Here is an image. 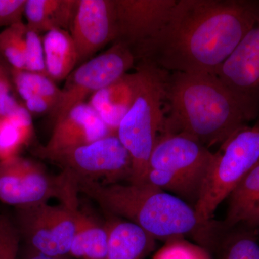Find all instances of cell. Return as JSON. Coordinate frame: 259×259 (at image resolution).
Segmentation results:
<instances>
[{"instance_id": "6da1fadb", "label": "cell", "mask_w": 259, "mask_h": 259, "mask_svg": "<svg viewBox=\"0 0 259 259\" xmlns=\"http://www.w3.org/2000/svg\"><path fill=\"white\" fill-rule=\"evenodd\" d=\"M259 20V3L177 0L157 33L133 52L167 72L214 74Z\"/></svg>"}, {"instance_id": "7a4b0ae2", "label": "cell", "mask_w": 259, "mask_h": 259, "mask_svg": "<svg viewBox=\"0 0 259 259\" xmlns=\"http://www.w3.org/2000/svg\"><path fill=\"white\" fill-rule=\"evenodd\" d=\"M165 112L162 134L187 135L209 149L222 146L258 113L214 75L183 72H166Z\"/></svg>"}, {"instance_id": "3957f363", "label": "cell", "mask_w": 259, "mask_h": 259, "mask_svg": "<svg viewBox=\"0 0 259 259\" xmlns=\"http://www.w3.org/2000/svg\"><path fill=\"white\" fill-rule=\"evenodd\" d=\"M78 192L88 196L110 214L137 225L155 239L168 241L187 235L208 236L211 223L199 224L194 209L156 186L80 181Z\"/></svg>"}, {"instance_id": "277c9868", "label": "cell", "mask_w": 259, "mask_h": 259, "mask_svg": "<svg viewBox=\"0 0 259 259\" xmlns=\"http://www.w3.org/2000/svg\"><path fill=\"white\" fill-rule=\"evenodd\" d=\"M135 66L139 76L136 97L121 121L117 136L132 161L130 183L142 184L146 182L150 157L164 127L167 71L144 62Z\"/></svg>"}, {"instance_id": "5b68a950", "label": "cell", "mask_w": 259, "mask_h": 259, "mask_svg": "<svg viewBox=\"0 0 259 259\" xmlns=\"http://www.w3.org/2000/svg\"><path fill=\"white\" fill-rule=\"evenodd\" d=\"M258 164L259 126H246L214 153L194 208L199 224L209 225L218 206Z\"/></svg>"}, {"instance_id": "8992f818", "label": "cell", "mask_w": 259, "mask_h": 259, "mask_svg": "<svg viewBox=\"0 0 259 259\" xmlns=\"http://www.w3.org/2000/svg\"><path fill=\"white\" fill-rule=\"evenodd\" d=\"M77 194L76 185L63 172L51 176L38 163L18 156L0 161V201L17 209L47 203L54 197L76 206Z\"/></svg>"}, {"instance_id": "52a82bcc", "label": "cell", "mask_w": 259, "mask_h": 259, "mask_svg": "<svg viewBox=\"0 0 259 259\" xmlns=\"http://www.w3.org/2000/svg\"><path fill=\"white\" fill-rule=\"evenodd\" d=\"M46 159L61 167L75 185L80 181L103 185L118 183L125 179L131 180L132 175L131 156L117 134L55 153Z\"/></svg>"}, {"instance_id": "ba28073f", "label": "cell", "mask_w": 259, "mask_h": 259, "mask_svg": "<svg viewBox=\"0 0 259 259\" xmlns=\"http://www.w3.org/2000/svg\"><path fill=\"white\" fill-rule=\"evenodd\" d=\"M136 66V58L130 48L120 42L85 61L65 79L60 98L51 116L59 120L73 107L83 103L99 90L115 82Z\"/></svg>"}, {"instance_id": "9c48e42d", "label": "cell", "mask_w": 259, "mask_h": 259, "mask_svg": "<svg viewBox=\"0 0 259 259\" xmlns=\"http://www.w3.org/2000/svg\"><path fill=\"white\" fill-rule=\"evenodd\" d=\"M77 207L42 203L18 209L19 225L28 249L49 256L67 258L76 231Z\"/></svg>"}, {"instance_id": "30bf717a", "label": "cell", "mask_w": 259, "mask_h": 259, "mask_svg": "<svg viewBox=\"0 0 259 259\" xmlns=\"http://www.w3.org/2000/svg\"><path fill=\"white\" fill-rule=\"evenodd\" d=\"M213 156L208 148L187 135L162 134L151 153L148 170L168 172L200 196Z\"/></svg>"}, {"instance_id": "8fae6325", "label": "cell", "mask_w": 259, "mask_h": 259, "mask_svg": "<svg viewBox=\"0 0 259 259\" xmlns=\"http://www.w3.org/2000/svg\"><path fill=\"white\" fill-rule=\"evenodd\" d=\"M213 75L258 112L259 20Z\"/></svg>"}, {"instance_id": "7c38bea8", "label": "cell", "mask_w": 259, "mask_h": 259, "mask_svg": "<svg viewBox=\"0 0 259 259\" xmlns=\"http://www.w3.org/2000/svg\"><path fill=\"white\" fill-rule=\"evenodd\" d=\"M78 64L94 57L117 37L115 0H79L70 30Z\"/></svg>"}, {"instance_id": "4fadbf2b", "label": "cell", "mask_w": 259, "mask_h": 259, "mask_svg": "<svg viewBox=\"0 0 259 259\" xmlns=\"http://www.w3.org/2000/svg\"><path fill=\"white\" fill-rule=\"evenodd\" d=\"M177 0H115L117 37L132 52L163 26Z\"/></svg>"}, {"instance_id": "5bb4252c", "label": "cell", "mask_w": 259, "mask_h": 259, "mask_svg": "<svg viewBox=\"0 0 259 259\" xmlns=\"http://www.w3.org/2000/svg\"><path fill=\"white\" fill-rule=\"evenodd\" d=\"M112 134L93 107L83 102L56 121L47 144L37 148L35 154L46 159L51 155L92 144Z\"/></svg>"}, {"instance_id": "9a60e30c", "label": "cell", "mask_w": 259, "mask_h": 259, "mask_svg": "<svg viewBox=\"0 0 259 259\" xmlns=\"http://www.w3.org/2000/svg\"><path fill=\"white\" fill-rule=\"evenodd\" d=\"M138 79L139 76L135 70L134 73H127L89 98V105L114 134H117L121 121L134 103Z\"/></svg>"}, {"instance_id": "2e32d148", "label": "cell", "mask_w": 259, "mask_h": 259, "mask_svg": "<svg viewBox=\"0 0 259 259\" xmlns=\"http://www.w3.org/2000/svg\"><path fill=\"white\" fill-rule=\"evenodd\" d=\"M228 199L223 230L259 228V164L240 182Z\"/></svg>"}, {"instance_id": "e0dca14e", "label": "cell", "mask_w": 259, "mask_h": 259, "mask_svg": "<svg viewBox=\"0 0 259 259\" xmlns=\"http://www.w3.org/2000/svg\"><path fill=\"white\" fill-rule=\"evenodd\" d=\"M106 221L108 247L105 259H145L156 239L134 223L112 216Z\"/></svg>"}, {"instance_id": "ac0fdd59", "label": "cell", "mask_w": 259, "mask_h": 259, "mask_svg": "<svg viewBox=\"0 0 259 259\" xmlns=\"http://www.w3.org/2000/svg\"><path fill=\"white\" fill-rule=\"evenodd\" d=\"M79 0H27V27L34 31L64 30L70 32Z\"/></svg>"}, {"instance_id": "d6986e66", "label": "cell", "mask_w": 259, "mask_h": 259, "mask_svg": "<svg viewBox=\"0 0 259 259\" xmlns=\"http://www.w3.org/2000/svg\"><path fill=\"white\" fill-rule=\"evenodd\" d=\"M42 38L48 76L54 82L66 79L78 64L77 51L71 33L54 30Z\"/></svg>"}, {"instance_id": "ffe728a7", "label": "cell", "mask_w": 259, "mask_h": 259, "mask_svg": "<svg viewBox=\"0 0 259 259\" xmlns=\"http://www.w3.org/2000/svg\"><path fill=\"white\" fill-rule=\"evenodd\" d=\"M76 231L70 256L76 259H105L108 247L106 223H97L91 216L75 209Z\"/></svg>"}, {"instance_id": "44dd1931", "label": "cell", "mask_w": 259, "mask_h": 259, "mask_svg": "<svg viewBox=\"0 0 259 259\" xmlns=\"http://www.w3.org/2000/svg\"><path fill=\"white\" fill-rule=\"evenodd\" d=\"M32 132L31 115L21 105L9 115L0 117V161L18 156Z\"/></svg>"}, {"instance_id": "7402d4cb", "label": "cell", "mask_w": 259, "mask_h": 259, "mask_svg": "<svg viewBox=\"0 0 259 259\" xmlns=\"http://www.w3.org/2000/svg\"><path fill=\"white\" fill-rule=\"evenodd\" d=\"M224 231L226 236H216L213 246L212 251L217 259H259L255 230L236 228Z\"/></svg>"}, {"instance_id": "603a6c76", "label": "cell", "mask_w": 259, "mask_h": 259, "mask_svg": "<svg viewBox=\"0 0 259 259\" xmlns=\"http://www.w3.org/2000/svg\"><path fill=\"white\" fill-rule=\"evenodd\" d=\"M11 75L15 89L24 102L32 96L47 97L56 105L59 101L61 89L47 75L15 69H11Z\"/></svg>"}, {"instance_id": "cb8c5ba5", "label": "cell", "mask_w": 259, "mask_h": 259, "mask_svg": "<svg viewBox=\"0 0 259 259\" xmlns=\"http://www.w3.org/2000/svg\"><path fill=\"white\" fill-rule=\"evenodd\" d=\"M26 24L22 23L0 32V54L12 69H25V33Z\"/></svg>"}, {"instance_id": "d4e9b609", "label": "cell", "mask_w": 259, "mask_h": 259, "mask_svg": "<svg viewBox=\"0 0 259 259\" xmlns=\"http://www.w3.org/2000/svg\"><path fill=\"white\" fill-rule=\"evenodd\" d=\"M27 26V25H26ZM29 72L47 75L42 38L38 32L26 28L25 33V69Z\"/></svg>"}, {"instance_id": "484cf974", "label": "cell", "mask_w": 259, "mask_h": 259, "mask_svg": "<svg viewBox=\"0 0 259 259\" xmlns=\"http://www.w3.org/2000/svg\"><path fill=\"white\" fill-rule=\"evenodd\" d=\"M27 0H0V28L24 23Z\"/></svg>"}, {"instance_id": "4316f807", "label": "cell", "mask_w": 259, "mask_h": 259, "mask_svg": "<svg viewBox=\"0 0 259 259\" xmlns=\"http://www.w3.org/2000/svg\"><path fill=\"white\" fill-rule=\"evenodd\" d=\"M20 105L12 93L9 76L0 64V117L9 115Z\"/></svg>"}, {"instance_id": "83f0119b", "label": "cell", "mask_w": 259, "mask_h": 259, "mask_svg": "<svg viewBox=\"0 0 259 259\" xmlns=\"http://www.w3.org/2000/svg\"><path fill=\"white\" fill-rule=\"evenodd\" d=\"M18 241L17 235L9 223L2 221L0 259H17Z\"/></svg>"}, {"instance_id": "f1b7e54d", "label": "cell", "mask_w": 259, "mask_h": 259, "mask_svg": "<svg viewBox=\"0 0 259 259\" xmlns=\"http://www.w3.org/2000/svg\"><path fill=\"white\" fill-rule=\"evenodd\" d=\"M25 108L30 113L41 114L53 111L56 103L50 99L42 96H32L25 101Z\"/></svg>"}, {"instance_id": "f546056e", "label": "cell", "mask_w": 259, "mask_h": 259, "mask_svg": "<svg viewBox=\"0 0 259 259\" xmlns=\"http://www.w3.org/2000/svg\"><path fill=\"white\" fill-rule=\"evenodd\" d=\"M23 259H68L67 258H58V257L49 256V255L37 253L34 250L28 249L25 253Z\"/></svg>"}, {"instance_id": "4dcf8cb0", "label": "cell", "mask_w": 259, "mask_h": 259, "mask_svg": "<svg viewBox=\"0 0 259 259\" xmlns=\"http://www.w3.org/2000/svg\"><path fill=\"white\" fill-rule=\"evenodd\" d=\"M1 236H2V223L0 221V241H1Z\"/></svg>"}]
</instances>
